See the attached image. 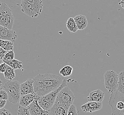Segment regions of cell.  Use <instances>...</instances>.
Here are the masks:
<instances>
[{
  "label": "cell",
  "mask_w": 124,
  "mask_h": 115,
  "mask_svg": "<svg viewBox=\"0 0 124 115\" xmlns=\"http://www.w3.org/2000/svg\"><path fill=\"white\" fill-rule=\"evenodd\" d=\"M33 88L38 97H42L59 87L63 80L58 75L45 74H39L34 78Z\"/></svg>",
  "instance_id": "obj_1"
},
{
  "label": "cell",
  "mask_w": 124,
  "mask_h": 115,
  "mask_svg": "<svg viewBox=\"0 0 124 115\" xmlns=\"http://www.w3.org/2000/svg\"><path fill=\"white\" fill-rule=\"evenodd\" d=\"M67 86L66 79L63 80L62 84L56 90L42 97H38V103L40 106L46 111L49 110L54 105L58 93L62 88Z\"/></svg>",
  "instance_id": "obj_2"
},
{
  "label": "cell",
  "mask_w": 124,
  "mask_h": 115,
  "mask_svg": "<svg viewBox=\"0 0 124 115\" xmlns=\"http://www.w3.org/2000/svg\"><path fill=\"white\" fill-rule=\"evenodd\" d=\"M14 18L12 11L7 4L1 3L0 4V26L12 30Z\"/></svg>",
  "instance_id": "obj_3"
},
{
  "label": "cell",
  "mask_w": 124,
  "mask_h": 115,
  "mask_svg": "<svg viewBox=\"0 0 124 115\" xmlns=\"http://www.w3.org/2000/svg\"><path fill=\"white\" fill-rule=\"evenodd\" d=\"M20 83L17 81H9L4 85V90L8 95V100L13 104L19 102L20 97Z\"/></svg>",
  "instance_id": "obj_4"
},
{
  "label": "cell",
  "mask_w": 124,
  "mask_h": 115,
  "mask_svg": "<svg viewBox=\"0 0 124 115\" xmlns=\"http://www.w3.org/2000/svg\"><path fill=\"white\" fill-rule=\"evenodd\" d=\"M73 92L67 86L62 88L58 93L55 102L65 106L68 108L73 104L75 99Z\"/></svg>",
  "instance_id": "obj_5"
},
{
  "label": "cell",
  "mask_w": 124,
  "mask_h": 115,
  "mask_svg": "<svg viewBox=\"0 0 124 115\" xmlns=\"http://www.w3.org/2000/svg\"><path fill=\"white\" fill-rule=\"evenodd\" d=\"M105 87L108 93H114L118 87V75L115 71L109 70L107 71L104 76Z\"/></svg>",
  "instance_id": "obj_6"
},
{
  "label": "cell",
  "mask_w": 124,
  "mask_h": 115,
  "mask_svg": "<svg viewBox=\"0 0 124 115\" xmlns=\"http://www.w3.org/2000/svg\"><path fill=\"white\" fill-rule=\"evenodd\" d=\"M27 108L30 115H48V110L43 109L39 105L37 96Z\"/></svg>",
  "instance_id": "obj_7"
},
{
  "label": "cell",
  "mask_w": 124,
  "mask_h": 115,
  "mask_svg": "<svg viewBox=\"0 0 124 115\" xmlns=\"http://www.w3.org/2000/svg\"><path fill=\"white\" fill-rule=\"evenodd\" d=\"M17 37V35L14 31L0 26V40H8L14 42Z\"/></svg>",
  "instance_id": "obj_8"
},
{
  "label": "cell",
  "mask_w": 124,
  "mask_h": 115,
  "mask_svg": "<svg viewBox=\"0 0 124 115\" xmlns=\"http://www.w3.org/2000/svg\"><path fill=\"white\" fill-rule=\"evenodd\" d=\"M21 11L25 14L31 17H37L41 14L36 10L32 5L24 0H22L21 2Z\"/></svg>",
  "instance_id": "obj_9"
},
{
  "label": "cell",
  "mask_w": 124,
  "mask_h": 115,
  "mask_svg": "<svg viewBox=\"0 0 124 115\" xmlns=\"http://www.w3.org/2000/svg\"><path fill=\"white\" fill-rule=\"evenodd\" d=\"M69 108L55 102L52 107L48 110V115H67Z\"/></svg>",
  "instance_id": "obj_10"
},
{
  "label": "cell",
  "mask_w": 124,
  "mask_h": 115,
  "mask_svg": "<svg viewBox=\"0 0 124 115\" xmlns=\"http://www.w3.org/2000/svg\"><path fill=\"white\" fill-rule=\"evenodd\" d=\"M102 102L88 101L81 106L82 110L85 113H92L100 110L102 108Z\"/></svg>",
  "instance_id": "obj_11"
},
{
  "label": "cell",
  "mask_w": 124,
  "mask_h": 115,
  "mask_svg": "<svg viewBox=\"0 0 124 115\" xmlns=\"http://www.w3.org/2000/svg\"><path fill=\"white\" fill-rule=\"evenodd\" d=\"M33 82L34 80L31 79H28L24 82L20 84V96L34 93Z\"/></svg>",
  "instance_id": "obj_12"
},
{
  "label": "cell",
  "mask_w": 124,
  "mask_h": 115,
  "mask_svg": "<svg viewBox=\"0 0 124 115\" xmlns=\"http://www.w3.org/2000/svg\"><path fill=\"white\" fill-rule=\"evenodd\" d=\"M104 97V93L102 90L98 89L90 92L89 95L87 98V99L88 101L102 102Z\"/></svg>",
  "instance_id": "obj_13"
},
{
  "label": "cell",
  "mask_w": 124,
  "mask_h": 115,
  "mask_svg": "<svg viewBox=\"0 0 124 115\" xmlns=\"http://www.w3.org/2000/svg\"><path fill=\"white\" fill-rule=\"evenodd\" d=\"M36 97V96L35 93L20 96L19 100L20 106L23 108H27L31 103L32 102Z\"/></svg>",
  "instance_id": "obj_14"
},
{
  "label": "cell",
  "mask_w": 124,
  "mask_h": 115,
  "mask_svg": "<svg viewBox=\"0 0 124 115\" xmlns=\"http://www.w3.org/2000/svg\"><path fill=\"white\" fill-rule=\"evenodd\" d=\"M78 30H83L87 28V20L86 17L83 15H77L74 18Z\"/></svg>",
  "instance_id": "obj_15"
},
{
  "label": "cell",
  "mask_w": 124,
  "mask_h": 115,
  "mask_svg": "<svg viewBox=\"0 0 124 115\" xmlns=\"http://www.w3.org/2000/svg\"><path fill=\"white\" fill-rule=\"evenodd\" d=\"M3 62L8 65L9 67L12 68L14 70L20 69L22 67V62L16 59L12 60H3Z\"/></svg>",
  "instance_id": "obj_16"
},
{
  "label": "cell",
  "mask_w": 124,
  "mask_h": 115,
  "mask_svg": "<svg viewBox=\"0 0 124 115\" xmlns=\"http://www.w3.org/2000/svg\"><path fill=\"white\" fill-rule=\"evenodd\" d=\"M26 2L29 3L36 10L40 13H42L43 7L42 0H24Z\"/></svg>",
  "instance_id": "obj_17"
},
{
  "label": "cell",
  "mask_w": 124,
  "mask_h": 115,
  "mask_svg": "<svg viewBox=\"0 0 124 115\" xmlns=\"http://www.w3.org/2000/svg\"><path fill=\"white\" fill-rule=\"evenodd\" d=\"M66 27L68 30L72 33H76L78 30L73 18H70L66 23Z\"/></svg>",
  "instance_id": "obj_18"
},
{
  "label": "cell",
  "mask_w": 124,
  "mask_h": 115,
  "mask_svg": "<svg viewBox=\"0 0 124 115\" xmlns=\"http://www.w3.org/2000/svg\"><path fill=\"white\" fill-rule=\"evenodd\" d=\"M118 75V81L117 90L120 93L124 94V71L121 72Z\"/></svg>",
  "instance_id": "obj_19"
},
{
  "label": "cell",
  "mask_w": 124,
  "mask_h": 115,
  "mask_svg": "<svg viewBox=\"0 0 124 115\" xmlns=\"http://www.w3.org/2000/svg\"><path fill=\"white\" fill-rule=\"evenodd\" d=\"M0 47L8 51L13 50V43L10 41L0 40Z\"/></svg>",
  "instance_id": "obj_20"
},
{
  "label": "cell",
  "mask_w": 124,
  "mask_h": 115,
  "mask_svg": "<svg viewBox=\"0 0 124 115\" xmlns=\"http://www.w3.org/2000/svg\"><path fill=\"white\" fill-rule=\"evenodd\" d=\"M73 68L70 66H65L60 70V74L65 77H70L72 74Z\"/></svg>",
  "instance_id": "obj_21"
},
{
  "label": "cell",
  "mask_w": 124,
  "mask_h": 115,
  "mask_svg": "<svg viewBox=\"0 0 124 115\" xmlns=\"http://www.w3.org/2000/svg\"><path fill=\"white\" fill-rule=\"evenodd\" d=\"M4 75L5 78L6 79L12 81L15 77L14 70L8 66L5 72L4 73Z\"/></svg>",
  "instance_id": "obj_22"
},
{
  "label": "cell",
  "mask_w": 124,
  "mask_h": 115,
  "mask_svg": "<svg viewBox=\"0 0 124 115\" xmlns=\"http://www.w3.org/2000/svg\"><path fill=\"white\" fill-rule=\"evenodd\" d=\"M78 112L79 110L77 108L76 106L72 104L70 106L67 115H78Z\"/></svg>",
  "instance_id": "obj_23"
},
{
  "label": "cell",
  "mask_w": 124,
  "mask_h": 115,
  "mask_svg": "<svg viewBox=\"0 0 124 115\" xmlns=\"http://www.w3.org/2000/svg\"><path fill=\"white\" fill-rule=\"evenodd\" d=\"M14 59V52L13 50L8 51L5 55L2 60H12Z\"/></svg>",
  "instance_id": "obj_24"
},
{
  "label": "cell",
  "mask_w": 124,
  "mask_h": 115,
  "mask_svg": "<svg viewBox=\"0 0 124 115\" xmlns=\"http://www.w3.org/2000/svg\"><path fill=\"white\" fill-rule=\"evenodd\" d=\"M18 115H30L27 108H23L19 106Z\"/></svg>",
  "instance_id": "obj_25"
},
{
  "label": "cell",
  "mask_w": 124,
  "mask_h": 115,
  "mask_svg": "<svg viewBox=\"0 0 124 115\" xmlns=\"http://www.w3.org/2000/svg\"><path fill=\"white\" fill-rule=\"evenodd\" d=\"M7 93L5 90H0V100H8Z\"/></svg>",
  "instance_id": "obj_26"
},
{
  "label": "cell",
  "mask_w": 124,
  "mask_h": 115,
  "mask_svg": "<svg viewBox=\"0 0 124 115\" xmlns=\"http://www.w3.org/2000/svg\"><path fill=\"white\" fill-rule=\"evenodd\" d=\"M8 66L5 63H2L0 64V72L4 74L7 70Z\"/></svg>",
  "instance_id": "obj_27"
},
{
  "label": "cell",
  "mask_w": 124,
  "mask_h": 115,
  "mask_svg": "<svg viewBox=\"0 0 124 115\" xmlns=\"http://www.w3.org/2000/svg\"><path fill=\"white\" fill-rule=\"evenodd\" d=\"M0 115H12V114L9 111L2 108L0 109Z\"/></svg>",
  "instance_id": "obj_28"
},
{
  "label": "cell",
  "mask_w": 124,
  "mask_h": 115,
  "mask_svg": "<svg viewBox=\"0 0 124 115\" xmlns=\"http://www.w3.org/2000/svg\"><path fill=\"white\" fill-rule=\"evenodd\" d=\"M8 52V51L5 50L4 49L0 47V57L1 58V59L3 58L4 57V56Z\"/></svg>",
  "instance_id": "obj_29"
},
{
  "label": "cell",
  "mask_w": 124,
  "mask_h": 115,
  "mask_svg": "<svg viewBox=\"0 0 124 115\" xmlns=\"http://www.w3.org/2000/svg\"><path fill=\"white\" fill-rule=\"evenodd\" d=\"M6 102V100H0V109L2 108L5 107Z\"/></svg>",
  "instance_id": "obj_30"
},
{
  "label": "cell",
  "mask_w": 124,
  "mask_h": 115,
  "mask_svg": "<svg viewBox=\"0 0 124 115\" xmlns=\"http://www.w3.org/2000/svg\"><path fill=\"white\" fill-rule=\"evenodd\" d=\"M119 5H121L122 8L124 9V0H121V1L119 3Z\"/></svg>",
  "instance_id": "obj_31"
},
{
  "label": "cell",
  "mask_w": 124,
  "mask_h": 115,
  "mask_svg": "<svg viewBox=\"0 0 124 115\" xmlns=\"http://www.w3.org/2000/svg\"><path fill=\"white\" fill-rule=\"evenodd\" d=\"M4 63L3 62L2 59H1V58L0 57V64H1V63Z\"/></svg>",
  "instance_id": "obj_32"
},
{
  "label": "cell",
  "mask_w": 124,
  "mask_h": 115,
  "mask_svg": "<svg viewBox=\"0 0 124 115\" xmlns=\"http://www.w3.org/2000/svg\"><path fill=\"white\" fill-rule=\"evenodd\" d=\"M2 81L0 79V87L2 85Z\"/></svg>",
  "instance_id": "obj_33"
},
{
  "label": "cell",
  "mask_w": 124,
  "mask_h": 115,
  "mask_svg": "<svg viewBox=\"0 0 124 115\" xmlns=\"http://www.w3.org/2000/svg\"><path fill=\"white\" fill-rule=\"evenodd\" d=\"M1 89H1V88L0 87V90H1Z\"/></svg>",
  "instance_id": "obj_34"
},
{
  "label": "cell",
  "mask_w": 124,
  "mask_h": 115,
  "mask_svg": "<svg viewBox=\"0 0 124 115\" xmlns=\"http://www.w3.org/2000/svg\"><path fill=\"white\" fill-rule=\"evenodd\" d=\"M1 2H0V4H1Z\"/></svg>",
  "instance_id": "obj_35"
}]
</instances>
